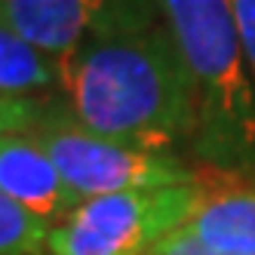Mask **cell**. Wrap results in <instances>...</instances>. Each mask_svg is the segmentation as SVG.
Segmentation results:
<instances>
[{"mask_svg":"<svg viewBox=\"0 0 255 255\" xmlns=\"http://www.w3.org/2000/svg\"><path fill=\"white\" fill-rule=\"evenodd\" d=\"M68 117L83 129L175 154L197 135L194 86L166 22L89 40L62 59Z\"/></svg>","mask_w":255,"mask_h":255,"instance_id":"1","label":"cell"},{"mask_svg":"<svg viewBox=\"0 0 255 255\" xmlns=\"http://www.w3.org/2000/svg\"><path fill=\"white\" fill-rule=\"evenodd\" d=\"M194 86V157L228 175H255V83L231 0H160Z\"/></svg>","mask_w":255,"mask_h":255,"instance_id":"2","label":"cell"},{"mask_svg":"<svg viewBox=\"0 0 255 255\" xmlns=\"http://www.w3.org/2000/svg\"><path fill=\"white\" fill-rule=\"evenodd\" d=\"M203 185L151 188L89 197L46 228V255H148L163 237L185 228Z\"/></svg>","mask_w":255,"mask_h":255,"instance_id":"3","label":"cell"},{"mask_svg":"<svg viewBox=\"0 0 255 255\" xmlns=\"http://www.w3.org/2000/svg\"><path fill=\"white\" fill-rule=\"evenodd\" d=\"M34 135L80 200L126 191L175 188L200 178V172L175 154L144 151L135 144L96 135L74 123L68 114H56L49 108Z\"/></svg>","mask_w":255,"mask_h":255,"instance_id":"4","label":"cell"},{"mask_svg":"<svg viewBox=\"0 0 255 255\" xmlns=\"http://www.w3.org/2000/svg\"><path fill=\"white\" fill-rule=\"evenodd\" d=\"M0 15L59 62L89 40L138 31L163 19L160 0H0Z\"/></svg>","mask_w":255,"mask_h":255,"instance_id":"5","label":"cell"},{"mask_svg":"<svg viewBox=\"0 0 255 255\" xmlns=\"http://www.w3.org/2000/svg\"><path fill=\"white\" fill-rule=\"evenodd\" d=\"M0 194L46 225L80 203L34 132L0 135Z\"/></svg>","mask_w":255,"mask_h":255,"instance_id":"6","label":"cell"},{"mask_svg":"<svg viewBox=\"0 0 255 255\" xmlns=\"http://www.w3.org/2000/svg\"><path fill=\"white\" fill-rule=\"evenodd\" d=\"M200 203L185 231L200 243L228 255H255V175L215 172L200 175Z\"/></svg>","mask_w":255,"mask_h":255,"instance_id":"7","label":"cell"},{"mask_svg":"<svg viewBox=\"0 0 255 255\" xmlns=\"http://www.w3.org/2000/svg\"><path fill=\"white\" fill-rule=\"evenodd\" d=\"M62 86V62L28 43L0 15V99H34Z\"/></svg>","mask_w":255,"mask_h":255,"instance_id":"8","label":"cell"},{"mask_svg":"<svg viewBox=\"0 0 255 255\" xmlns=\"http://www.w3.org/2000/svg\"><path fill=\"white\" fill-rule=\"evenodd\" d=\"M46 228V222L0 194V255H43Z\"/></svg>","mask_w":255,"mask_h":255,"instance_id":"9","label":"cell"},{"mask_svg":"<svg viewBox=\"0 0 255 255\" xmlns=\"http://www.w3.org/2000/svg\"><path fill=\"white\" fill-rule=\"evenodd\" d=\"M46 117V108L37 99H0V135L34 132Z\"/></svg>","mask_w":255,"mask_h":255,"instance_id":"10","label":"cell"},{"mask_svg":"<svg viewBox=\"0 0 255 255\" xmlns=\"http://www.w3.org/2000/svg\"><path fill=\"white\" fill-rule=\"evenodd\" d=\"M231 9H234V22H237V34H240L249 74L255 83V0H231Z\"/></svg>","mask_w":255,"mask_h":255,"instance_id":"11","label":"cell"},{"mask_svg":"<svg viewBox=\"0 0 255 255\" xmlns=\"http://www.w3.org/2000/svg\"><path fill=\"white\" fill-rule=\"evenodd\" d=\"M148 255H228V252H215L206 243H200L194 234H188L185 228H178V231L163 237Z\"/></svg>","mask_w":255,"mask_h":255,"instance_id":"12","label":"cell"}]
</instances>
